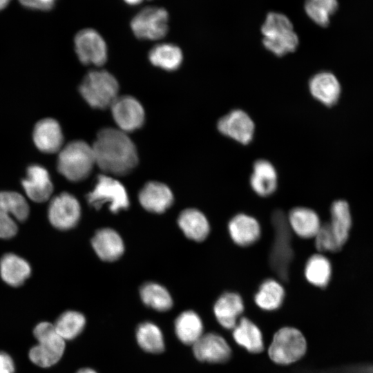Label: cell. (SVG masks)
<instances>
[{"mask_svg": "<svg viewBox=\"0 0 373 373\" xmlns=\"http://www.w3.org/2000/svg\"><path fill=\"white\" fill-rule=\"evenodd\" d=\"M195 357L200 361L222 363L231 356V349L226 340L216 333L203 334L193 345Z\"/></svg>", "mask_w": 373, "mask_h": 373, "instance_id": "15", "label": "cell"}, {"mask_svg": "<svg viewBox=\"0 0 373 373\" xmlns=\"http://www.w3.org/2000/svg\"><path fill=\"white\" fill-rule=\"evenodd\" d=\"M314 238L316 248L320 252H337L342 249L332 233L329 222L321 224Z\"/></svg>", "mask_w": 373, "mask_h": 373, "instance_id": "37", "label": "cell"}, {"mask_svg": "<svg viewBox=\"0 0 373 373\" xmlns=\"http://www.w3.org/2000/svg\"><path fill=\"white\" fill-rule=\"evenodd\" d=\"M330 229L337 243L342 248L347 240L352 225V217L347 202L343 200L334 201L330 209Z\"/></svg>", "mask_w": 373, "mask_h": 373, "instance_id": "28", "label": "cell"}, {"mask_svg": "<svg viewBox=\"0 0 373 373\" xmlns=\"http://www.w3.org/2000/svg\"><path fill=\"white\" fill-rule=\"evenodd\" d=\"M21 185L26 195L39 203L47 201L53 191L48 171L39 164H32L27 168L26 177L21 180Z\"/></svg>", "mask_w": 373, "mask_h": 373, "instance_id": "16", "label": "cell"}, {"mask_svg": "<svg viewBox=\"0 0 373 373\" xmlns=\"http://www.w3.org/2000/svg\"><path fill=\"white\" fill-rule=\"evenodd\" d=\"M33 334L37 344L29 351L30 360L41 367H49L57 363L64 352L65 341L57 332L54 325L48 322L39 323Z\"/></svg>", "mask_w": 373, "mask_h": 373, "instance_id": "6", "label": "cell"}, {"mask_svg": "<svg viewBox=\"0 0 373 373\" xmlns=\"http://www.w3.org/2000/svg\"><path fill=\"white\" fill-rule=\"evenodd\" d=\"M219 132L242 144L253 139L255 124L250 116L241 109H235L222 116L217 123Z\"/></svg>", "mask_w": 373, "mask_h": 373, "instance_id": "14", "label": "cell"}, {"mask_svg": "<svg viewBox=\"0 0 373 373\" xmlns=\"http://www.w3.org/2000/svg\"><path fill=\"white\" fill-rule=\"evenodd\" d=\"M140 297L146 305L159 312L167 311L173 305V300L166 289L155 283L142 285Z\"/></svg>", "mask_w": 373, "mask_h": 373, "instance_id": "34", "label": "cell"}, {"mask_svg": "<svg viewBox=\"0 0 373 373\" xmlns=\"http://www.w3.org/2000/svg\"><path fill=\"white\" fill-rule=\"evenodd\" d=\"M75 50L79 61L86 65L101 66L107 60V46L98 32L92 28L79 30L74 38Z\"/></svg>", "mask_w": 373, "mask_h": 373, "instance_id": "11", "label": "cell"}, {"mask_svg": "<svg viewBox=\"0 0 373 373\" xmlns=\"http://www.w3.org/2000/svg\"><path fill=\"white\" fill-rule=\"evenodd\" d=\"M138 198L144 209L154 213H164L173 202V195L168 186L155 181L145 184Z\"/></svg>", "mask_w": 373, "mask_h": 373, "instance_id": "18", "label": "cell"}, {"mask_svg": "<svg viewBox=\"0 0 373 373\" xmlns=\"http://www.w3.org/2000/svg\"><path fill=\"white\" fill-rule=\"evenodd\" d=\"M175 332L182 343L193 345L203 334L202 320L193 311L183 312L175 319Z\"/></svg>", "mask_w": 373, "mask_h": 373, "instance_id": "29", "label": "cell"}, {"mask_svg": "<svg viewBox=\"0 0 373 373\" xmlns=\"http://www.w3.org/2000/svg\"><path fill=\"white\" fill-rule=\"evenodd\" d=\"M152 64L162 69L173 71L181 65L183 55L180 48L172 44L163 43L153 46L149 53Z\"/></svg>", "mask_w": 373, "mask_h": 373, "instance_id": "30", "label": "cell"}, {"mask_svg": "<svg viewBox=\"0 0 373 373\" xmlns=\"http://www.w3.org/2000/svg\"><path fill=\"white\" fill-rule=\"evenodd\" d=\"M88 203L96 209L107 204L113 213L126 210L129 207V199L124 185L114 178L99 175L93 189L86 196Z\"/></svg>", "mask_w": 373, "mask_h": 373, "instance_id": "8", "label": "cell"}, {"mask_svg": "<svg viewBox=\"0 0 373 373\" xmlns=\"http://www.w3.org/2000/svg\"><path fill=\"white\" fill-rule=\"evenodd\" d=\"M110 108L118 128L126 133L137 130L144 122V108L134 97L118 96Z\"/></svg>", "mask_w": 373, "mask_h": 373, "instance_id": "13", "label": "cell"}, {"mask_svg": "<svg viewBox=\"0 0 373 373\" xmlns=\"http://www.w3.org/2000/svg\"><path fill=\"white\" fill-rule=\"evenodd\" d=\"M126 3L129 5H137L140 3L143 0H124Z\"/></svg>", "mask_w": 373, "mask_h": 373, "instance_id": "41", "label": "cell"}, {"mask_svg": "<svg viewBox=\"0 0 373 373\" xmlns=\"http://www.w3.org/2000/svg\"><path fill=\"white\" fill-rule=\"evenodd\" d=\"M29 206L21 194L14 191L0 192V238L9 239L17 232V222L25 221Z\"/></svg>", "mask_w": 373, "mask_h": 373, "instance_id": "9", "label": "cell"}, {"mask_svg": "<svg viewBox=\"0 0 373 373\" xmlns=\"http://www.w3.org/2000/svg\"><path fill=\"white\" fill-rule=\"evenodd\" d=\"M337 0H305L304 8L307 16L317 25L326 27L331 16L338 9Z\"/></svg>", "mask_w": 373, "mask_h": 373, "instance_id": "36", "label": "cell"}, {"mask_svg": "<svg viewBox=\"0 0 373 373\" xmlns=\"http://www.w3.org/2000/svg\"><path fill=\"white\" fill-rule=\"evenodd\" d=\"M307 351V341L296 328L285 327L274 335L268 348L270 359L276 364L287 365L300 360Z\"/></svg>", "mask_w": 373, "mask_h": 373, "instance_id": "7", "label": "cell"}, {"mask_svg": "<svg viewBox=\"0 0 373 373\" xmlns=\"http://www.w3.org/2000/svg\"><path fill=\"white\" fill-rule=\"evenodd\" d=\"M95 164L92 145L84 140H74L59 151L57 168L59 173L71 182L87 178Z\"/></svg>", "mask_w": 373, "mask_h": 373, "instance_id": "4", "label": "cell"}, {"mask_svg": "<svg viewBox=\"0 0 373 373\" xmlns=\"http://www.w3.org/2000/svg\"><path fill=\"white\" fill-rule=\"evenodd\" d=\"M26 8L33 10L49 11L55 5L57 0H18Z\"/></svg>", "mask_w": 373, "mask_h": 373, "instance_id": "38", "label": "cell"}, {"mask_svg": "<svg viewBox=\"0 0 373 373\" xmlns=\"http://www.w3.org/2000/svg\"><path fill=\"white\" fill-rule=\"evenodd\" d=\"M262 44L276 56H284L294 52L299 39L290 19L278 12H269L261 26Z\"/></svg>", "mask_w": 373, "mask_h": 373, "instance_id": "3", "label": "cell"}, {"mask_svg": "<svg viewBox=\"0 0 373 373\" xmlns=\"http://www.w3.org/2000/svg\"><path fill=\"white\" fill-rule=\"evenodd\" d=\"M229 235L233 241L241 247L252 245L260 236V227L253 217L244 213L233 216L228 224Z\"/></svg>", "mask_w": 373, "mask_h": 373, "instance_id": "22", "label": "cell"}, {"mask_svg": "<svg viewBox=\"0 0 373 373\" xmlns=\"http://www.w3.org/2000/svg\"><path fill=\"white\" fill-rule=\"evenodd\" d=\"M15 365L12 358L6 352H0V373H14Z\"/></svg>", "mask_w": 373, "mask_h": 373, "instance_id": "39", "label": "cell"}, {"mask_svg": "<svg viewBox=\"0 0 373 373\" xmlns=\"http://www.w3.org/2000/svg\"><path fill=\"white\" fill-rule=\"evenodd\" d=\"M91 244L98 257L106 262L117 260L124 251L122 238L111 228L98 230L92 238Z\"/></svg>", "mask_w": 373, "mask_h": 373, "instance_id": "19", "label": "cell"}, {"mask_svg": "<svg viewBox=\"0 0 373 373\" xmlns=\"http://www.w3.org/2000/svg\"><path fill=\"white\" fill-rule=\"evenodd\" d=\"M285 297L283 286L274 279L265 280L255 294L256 304L262 309L272 311L279 308Z\"/></svg>", "mask_w": 373, "mask_h": 373, "instance_id": "31", "label": "cell"}, {"mask_svg": "<svg viewBox=\"0 0 373 373\" xmlns=\"http://www.w3.org/2000/svg\"><path fill=\"white\" fill-rule=\"evenodd\" d=\"M271 221L274 229V242L269 254V265L280 279L287 281L290 264L294 257L292 231L287 216L280 209L272 212Z\"/></svg>", "mask_w": 373, "mask_h": 373, "instance_id": "2", "label": "cell"}, {"mask_svg": "<svg viewBox=\"0 0 373 373\" xmlns=\"http://www.w3.org/2000/svg\"><path fill=\"white\" fill-rule=\"evenodd\" d=\"M31 274L29 263L14 254H6L0 260V275L8 285L18 287L23 284Z\"/></svg>", "mask_w": 373, "mask_h": 373, "instance_id": "26", "label": "cell"}, {"mask_svg": "<svg viewBox=\"0 0 373 373\" xmlns=\"http://www.w3.org/2000/svg\"><path fill=\"white\" fill-rule=\"evenodd\" d=\"M244 311L241 296L237 293L225 292L216 300L213 313L218 323L224 328L233 329Z\"/></svg>", "mask_w": 373, "mask_h": 373, "instance_id": "20", "label": "cell"}, {"mask_svg": "<svg viewBox=\"0 0 373 373\" xmlns=\"http://www.w3.org/2000/svg\"><path fill=\"white\" fill-rule=\"evenodd\" d=\"M233 338L237 344L251 353H260L264 350L260 329L246 317H242L233 329Z\"/></svg>", "mask_w": 373, "mask_h": 373, "instance_id": "27", "label": "cell"}, {"mask_svg": "<svg viewBox=\"0 0 373 373\" xmlns=\"http://www.w3.org/2000/svg\"><path fill=\"white\" fill-rule=\"evenodd\" d=\"M169 14L163 8L147 7L131 20V27L139 39L158 40L167 33Z\"/></svg>", "mask_w": 373, "mask_h": 373, "instance_id": "10", "label": "cell"}, {"mask_svg": "<svg viewBox=\"0 0 373 373\" xmlns=\"http://www.w3.org/2000/svg\"><path fill=\"white\" fill-rule=\"evenodd\" d=\"M79 90L92 108L104 109L110 107L118 97L119 84L109 72L93 70L84 77Z\"/></svg>", "mask_w": 373, "mask_h": 373, "instance_id": "5", "label": "cell"}, {"mask_svg": "<svg viewBox=\"0 0 373 373\" xmlns=\"http://www.w3.org/2000/svg\"><path fill=\"white\" fill-rule=\"evenodd\" d=\"M252 189L260 196L272 194L277 187V173L273 164L266 160L256 161L250 177Z\"/></svg>", "mask_w": 373, "mask_h": 373, "instance_id": "24", "label": "cell"}, {"mask_svg": "<svg viewBox=\"0 0 373 373\" xmlns=\"http://www.w3.org/2000/svg\"><path fill=\"white\" fill-rule=\"evenodd\" d=\"M95 164L115 176L130 173L137 165V151L127 133L111 127L101 129L92 145Z\"/></svg>", "mask_w": 373, "mask_h": 373, "instance_id": "1", "label": "cell"}, {"mask_svg": "<svg viewBox=\"0 0 373 373\" xmlns=\"http://www.w3.org/2000/svg\"><path fill=\"white\" fill-rule=\"evenodd\" d=\"M136 339L138 345L144 351L159 354L164 350V342L160 329L151 322L139 325L136 330Z\"/></svg>", "mask_w": 373, "mask_h": 373, "instance_id": "33", "label": "cell"}, {"mask_svg": "<svg viewBox=\"0 0 373 373\" xmlns=\"http://www.w3.org/2000/svg\"><path fill=\"white\" fill-rule=\"evenodd\" d=\"M77 373H97V372L90 368H84V369L79 370Z\"/></svg>", "mask_w": 373, "mask_h": 373, "instance_id": "42", "label": "cell"}, {"mask_svg": "<svg viewBox=\"0 0 373 373\" xmlns=\"http://www.w3.org/2000/svg\"><path fill=\"white\" fill-rule=\"evenodd\" d=\"M311 95L316 100L327 106L335 104L341 94V85L334 74L320 72L314 75L309 82Z\"/></svg>", "mask_w": 373, "mask_h": 373, "instance_id": "21", "label": "cell"}, {"mask_svg": "<svg viewBox=\"0 0 373 373\" xmlns=\"http://www.w3.org/2000/svg\"><path fill=\"white\" fill-rule=\"evenodd\" d=\"M287 220L291 231L303 238H314L321 225L317 213L307 207L293 208Z\"/></svg>", "mask_w": 373, "mask_h": 373, "instance_id": "23", "label": "cell"}, {"mask_svg": "<svg viewBox=\"0 0 373 373\" xmlns=\"http://www.w3.org/2000/svg\"><path fill=\"white\" fill-rule=\"evenodd\" d=\"M12 0H0V11L4 10Z\"/></svg>", "mask_w": 373, "mask_h": 373, "instance_id": "40", "label": "cell"}, {"mask_svg": "<svg viewBox=\"0 0 373 373\" xmlns=\"http://www.w3.org/2000/svg\"><path fill=\"white\" fill-rule=\"evenodd\" d=\"M331 274L330 262L323 255L314 254L308 259L305 268V276L309 283L318 287H325Z\"/></svg>", "mask_w": 373, "mask_h": 373, "instance_id": "32", "label": "cell"}, {"mask_svg": "<svg viewBox=\"0 0 373 373\" xmlns=\"http://www.w3.org/2000/svg\"><path fill=\"white\" fill-rule=\"evenodd\" d=\"M32 137L36 147L45 153L59 152L63 147L62 130L58 122L53 118L38 121L34 127Z\"/></svg>", "mask_w": 373, "mask_h": 373, "instance_id": "17", "label": "cell"}, {"mask_svg": "<svg viewBox=\"0 0 373 373\" xmlns=\"http://www.w3.org/2000/svg\"><path fill=\"white\" fill-rule=\"evenodd\" d=\"M80 216V204L73 195L63 192L50 200L48 217L55 228L59 230L70 229L77 225Z\"/></svg>", "mask_w": 373, "mask_h": 373, "instance_id": "12", "label": "cell"}, {"mask_svg": "<svg viewBox=\"0 0 373 373\" xmlns=\"http://www.w3.org/2000/svg\"><path fill=\"white\" fill-rule=\"evenodd\" d=\"M178 223L184 234L189 239L202 242L210 231L209 222L205 216L195 209H186L179 215Z\"/></svg>", "mask_w": 373, "mask_h": 373, "instance_id": "25", "label": "cell"}, {"mask_svg": "<svg viewBox=\"0 0 373 373\" xmlns=\"http://www.w3.org/2000/svg\"><path fill=\"white\" fill-rule=\"evenodd\" d=\"M86 324L84 316L76 311H66L56 320L54 327L57 332L64 340H72L84 329Z\"/></svg>", "mask_w": 373, "mask_h": 373, "instance_id": "35", "label": "cell"}]
</instances>
